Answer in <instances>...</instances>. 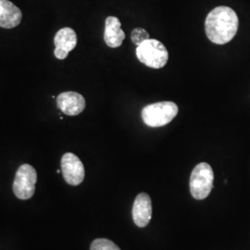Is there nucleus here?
Segmentation results:
<instances>
[{"label":"nucleus","instance_id":"7ed1b4c3","mask_svg":"<svg viewBox=\"0 0 250 250\" xmlns=\"http://www.w3.org/2000/svg\"><path fill=\"white\" fill-rule=\"evenodd\" d=\"M136 57L140 62L152 69L163 68L169 60L165 45L159 40L148 39L136 48Z\"/></svg>","mask_w":250,"mask_h":250},{"label":"nucleus","instance_id":"0eeeda50","mask_svg":"<svg viewBox=\"0 0 250 250\" xmlns=\"http://www.w3.org/2000/svg\"><path fill=\"white\" fill-rule=\"evenodd\" d=\"M54 55L59 60H64L77 45V36L74 30L69 27L61 29L54 37Z\"/></svg>","mask_w":250,"mask_h":250},{"label":"nucleus","instance_id":"423d86ee","mask_svg":"<svg viewBox=\"0 0 250 250\" xmlns=\"http://www.w3.org/2000/svg\"><path fill=\"white\" fill-rule=\"evenodd\" d=\"M62 172L67 184L76 187L84 179V167L80 159L72 154L65 153L62 158Z\"/></svg>","mask_w":250,"mask_h":250},{"label":"nucleus","instance_id":"4468645a","mask_svg":"<svg viewBox=\"0 0 250 250\" xmlns=\"http://www.w3.org/2000/svg\"><path fill=\"white\" fill-rule=\"evenodd\" d=\"M61 171H62V170H57V173H60V172H61Z\"/></svg>","mask_w":250,"mask_h":250},{"label":"nucleus","instance_id":"ddd939ff","mask_svg":"<svg viewBox=\"0 0 250 250\" xmlns=\"http://www.w3.org/2000/svg\"><path fill=\"white\" fill-rule=\"evenodd\" d=\"M131 38H132V41L134 45L139 46V45H142L144 42H146V40L149 39V34L143 28L137 27L133 30Z\"/></svg>","mask_w":250,"mask_h":250},{"label":"nucleus","instance_id":"39448f33","mask_svg":"<svg viewBox=\"0 0 250 250\" xmlns=\"http://www.w3.org/2000/svg\"><path fill=\"white\" fill-rule=\"evenodd\" d=\"M37 173L33 166L23 164L19 167L13 182L14 195L21 200H27L35 195Z\"/></svg>","mask_w":250,"mask_h":250},{"label":"nucleus","instance_id":"f257e3e1","mask_svg":"<svg viewBox=\"0 0 250 250\" xmlns=\"http://www.w3.org/2000/svg\"><path fill=\"white\" fill-rule=\"evenodd\" d=\"M239 25V20L233 9L220 6L212 9L205 21L206 35L214 44L224 45L235 36Z\"/></svg>","mask_w":250,"mask_h":250},{"label":"nucleus","instance_id":"f8f14e48","mask_svg":"<svg viewBox=\"0 0 250 250\" xmlns=\"http://www.w3.org/2000/svg\"><path fill=\"white\" fill-rule=\"evenodd\" d=\"M90 250H121L115 243L106 238H99L92 242Z\"/></svg>","mask_w":250,"mask_h":250},{"label":"nucleus","instance_id":"6e6552de","mask_svg":"<svg viewBox=\"0 0 250 250\" xmlns=\"http://www.w3.org/2000/svg\"><path fill=\"white\" fill-rule=\"evenodd\" d=\"M58 107L68 116H76L85 108V99L76 92H64L57 98Z\"/></svg>","mask_w":250,"mask_h":250},{"label":"nucleus","instance_id":"9d476101","mask_svg":"<svg viewBox=\"0 0 250 250\" xmlns=\"http://www.w3.org/2000/svg\"><path fill=\"white\" fill-rule=\"evenodd\" d=\"M22 13L17 6L9 0H0V27L11 29L18 26Z\"/></svg>","mask_w":250,"mask_h":250},{"label":"nucleus","instance_id":"f03ea898","mask_svg":"<svg viewBox=\"0 0 250 250\" xmlns=\"http://www.w3.org/2000/svg\"><path fill=\"white\" fill-rule=\"evenodd\" d=\"M178 106L171 101L147 105L141 112L144 123L149 127H161L170 124L178 114Z\"/></svg>","mask_w":250,"mask_h":250},{"label":"nucleus","instance_id":"1a4fd4ad","mask_svg":"<svg viewBox=\"0 0 250 250\" xmlns=\"http://www.w3.org/2000/svg\"><path fill=\"white\" fill-rule=\"evenodd\" d=\"M152 217L151 198L146 194L140 193L134 199L133 206V220L138 227H146Z\"/></svg>","mask_w":250,"mask_h":250},{"label":"nucleus","instance_id":"9b49d317","mask_svg":"<svg viewBox=\"0 0 250 250\" xmlns=\"http://www.w3.org/2000/svg\"><path fill=\"white\" fill-rule=\"evenodd\" d=\"M121 26V21L116 17L109 16L106 19L104 40L107 46L111 48H116L123 44L125 38V34Z\"/></svg>","mask_w":250,"mask_h":250},{"label":"nucleus","instance_id":"20e7f679","mask_svg":"<svg viewBox=\"0 0 250 250\" xmlns=\"http://www.w3.org/2000/svg\"><path fill=\"white\" fill-rule=\"evenodd\" d=\"M214 173L211 166L201 162L192 170L190 176V192L194 198L203 200L210 194L213 188Z\"/></svg>","mask_w":250,"mask_h":250}]
</instances>
